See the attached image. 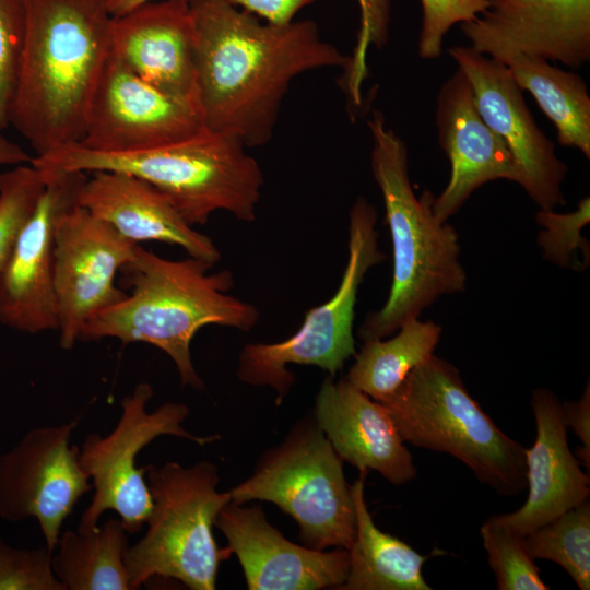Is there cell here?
Returning a JSON list of instances; mask_svg holds the SVG:
<instances>
[{
	"mask_svg": "<svg viewBox=\"0 0 590 590\" xmlns=\"http://www.w3.org/2000/svg\"><path fill=\"white\" fill-rule=\"evenodd\" d=\"M196 27V83L204 127L267 144L292 81L307 71L352 68L310 20L261 23L224 0H189Z\"/></svg>",
	"mask_w": 590,
	"mask_h": 590,
	"instance_id": "obj_1",
	"label": "cell"
},
{
	"mask_svg": "<svg viewBox=\"0 0 590 590\" xmlns=\"http://www.w3.org/2000/svg\"><path fill=\"white\" fill-rule=\"evenodd\" d=\"M23 51L12 125L44 155L82 140L87 106L110 52L106 0H22Z\"/></svg>",
	"mask_w": 590,
	"mask_h": 590,
	"instance_id": "obj_2",
	"label": "cell"
},
{
	"mask_svg": "<svg viewBox=\"0 0 590 590\" xmlns=\"http://www.w3.org/2000/svg\"><path fill=\"white\" fill-rule=\"evenodd\" d=\"M212 267L190 256L168 260L137 244L120 269L131 293L91 317L80 340L115 338L125 344H152L173 359L184 386L204 390L191 359L194 334L209 324L250 331L260 317L252 304L227 294L233 274L209 273Z\"/></svg>",
	"mask_w": 590,
	"mask_h": 590,
	"instance_id": "obj_3",
	"label": "cell"
},
{
	"mask_svg": "<svg viewBox=\"0 0 590 590\" xmlns=\"http://www.w3.org/2000/svg\"><path fill=\"white\" fill-rule=\"evenodd\" d=\"M367 125L373 139L371 173L382 196L391 236L393 273L385 305L368 314L359 328L363 341L392 334L441 295L464 291L467 283L458 234L434 215L435 197L429 190L420 198L415 196L403 140L378 110Z\"/></svg>",
	"mask_w": 590,
	"mask_h": 590,
	"instance_id": "obj_4",
	"label": "cell"
},
{
	"mask_svg": "<svg viewBox=\"0 0 590 590\" xmlns=\"http://www.w3.org/2000/svg\"><path fill=\"white\" fill-rule=\"evenodd\" d=\"M237 138L204 129L176 142L130 152H99L80 143L34 156L38 169L121 172L157 189L191 226L216 211L256 219L264 182L258 162Z\"/></svg>",
	"mask_w": 590,
	"mask_h": 590,
	"instance_id": "obj_5",
	"label": "cell"
},
{
	"mask_svg": "<svg viewBox=\"0 0 590 590\" xmlns=\"http://www.w3.org/2000/svg\"><path fill=\"white\" fill-rule=\"evenodd\" d=\"M382 404L404 441L455 457L502 495L527 487L526 449L495 425L449 362L432 355Z\"/></svg>",
	"mask_w": 590,
	"mask_h": 590,
	"instance_id": "obj_6",
	"label": "cell"
},
{
	"mask_svg": "<svg viewBox=\"0 0 590 590\" xmlns=\"http://www.w3.org/2000/svg\"><path fill=\"white\" fill-rule=\"evenodd\" d=\"M219 470L210 461L185 468L170 461L149 465L146 481L153 507L148 530L128 546L125 563L131 589L153 577L180 581L191 590H213L220 562L229 557L219 548L212 528L229 492H219Z\"/></svg>",
	"mask_w": 590,
	"mask_h": 590,
	"instance_id": "obj_7",
	"label": "cell"
},
{
	"mask_svg": "<svg viewBox=\"0 0 590 590\" xmlns=\"http://www.w3.org/2000/svg\"><path fill=\"white\" fill-rule=\"evenodd\" d=\"M232 502L266 500L291 516L306 546L349 550L356 512L343 461L317 425L300 420L263 453L251 476L229 491Z\"/></svg>",
	"mask_w": 590,
	"mask_h": 590,
	"instance_id": "obj_8",
	"label": "cell"
},
{
	"mask_svg": "<svg viewBox=\"0 0 590 590\" xmlns=\"http://www.w3.org/2000/svg\"><path fill=\"white\" fill-rule=\"evenodd\" d=\"M376 223L374 205L357 198L350 211L349 258L338 290L330 299L306 312L292 337L245 345L237 367L243 382L271 388L280 404L295 382L288 365L317 366L334 376L356 354L353 322L358 290L368 270L387 258L378 248Z\"/></svg>",
	"mask_w": 590,
	"mask_h": 590,
	"instance_id": "obj_9",
	"label": "cell"
},
{
	"mask_svg": "<svg viewBox=\"0 0 590 590\" xmlns=\"http://www.w3.org/2000/svg\"><path fill=\"white\" fill-rule=\"evenodd\" d=\"M153 394L148 382L137 385L122 399L121 415L113 430L105 436L88 434L79 447V463L94 489L92 502L81 516L79 532L96 531L106 510L119 515L128 534L140 532L146 524L153 507L144 477L149 465L138 468L137 457L151 441L170 435L204 446L219 438L197 436L182 426L189 415L186 404L166 402L149 412L146 406Z\"/></svg>",
	"mask_w": 590,
	"mask_h": 590,
	"instance_id": "obj_10",
	"label": "cell"
},
{
	"mask_svg": "<svg viewBox=\"0 0 590 590\" xmlns=\"http://www.w3.org/2000/svg\"><path fill=\"white\" fill-rule=\"evenodd\" d=\"M78 422L34 428L0 457V517L35 518L52 553L64 520L92 488L79 447L70 446Z\"/></svg>",
	"mask_w": 590,
	"mask_h": 590,
	"instance_id": "obj_11",
	"label": "cell"
},
{
	"mask_svg": "<svg viewBox=\"0 0 590 590\" xmlns=\"http://www.w3.org/2000/svg\"><path fill=\"white\" fill-rule=\"evenodd\" d=\"M135 246L80 204L60 215L52 286L62 349L74 346L91 317L126 297L114 280Z\"/></svg>",
	"mask_w": 590,
	"mask_h": 590,
	"instance_id": "obj_12",
	"label": "cell"
},
{
	"mask_svg": "<svg viewBox=\"0 0 590 590\" xmlns=\"http://www.w3.org/2000/svg\"><path fill=\"white\" fill-rule=\"evenodd\" d=\"M204 129L196 106L151 85L110 50L79 143L99 152H130L184 140Z\"/></svg>",
	"mask_w": 590,
	"mask_h": 590,
	"instance_id": "obj_13",
	"label": "cell"
},
{
	"mask_svg": "<svg viewBox=\"0 0 590 590\" xmlns=\"http://www.w3.org/2000/svg\"><path fill=\"white\" fill-rule=\"evenodd\" d=\"M448 54L468 78L480 115L510 152L516 182L541 210L563 205L567 166L536 125L509 69L470 46H452Z\"/></svg>",
	"mask_w": 590,
	"mask_h": 590,
	"instance_id": "obj_14",
	"label": "cell"
},
{
	"mask_svg": "<svg viewBox=\"0 0 590 590\" xmlns=\"http://www.w3.org/2000/svg\"><path fill=\"white\" fill-rule=\"evenodd\" d=\"M45 188L0 273V322L13 330H57L52 286L55 228L60 215L80 204L87 179L78 170L39 169Z\"/></svg>",
	"mask_w": 590,
	"mask_h": 590,
	"instance_id": "obj_15",
	"label": "cell"
},
{
	"mask_svg": "<svg viewBox=\"0 0 590 590\" xmlns=\"http://www.w3.org/2000/svg\"><path fill=\"white\" fill-rule=\"evenodd\" d=\"M461 23L471 48L494 59L520 52L577 69L590 60V0H487Z\"/></svg>",
	"mask_w": 590,
	"mask_h": 590,
	"instance_id": "obj_16",
	"label": "cell"
},
{
	"mask_svg": "<svg viewBox=\"0 0 590 590\" xmlns=\"http://www.w3.org/2000/svg\"><path fill=\"white\" fill-rule=\"evenodd\" d=\"M215 526L228 542L227 552L237 556L250 590L339 589L347 578V550L295 544L268 522L258 505L231 500Z\"/></svg>",
	"mask_w": 590,
	"mask_h": 590,
	"instance_id": "obj_17",
	"label": "cell"
},
{
	"mask_svg": "<svg viewBox=\"0 0 590 590\" xmlns=\"http://www.w3.org/2000/svg\"><path fill=\"white\" fill-rule=\"evenodd\" d=\"M110 50L148 83L199 109L188 0L152 1L113 16Z\"/></svg>",
	"mask_w": 590,
	"mask_h": 590,
	"instance_id": "obj_18",
	"label": "cell"
},
{
	"mask_svg": "<svg viewBox=\"0 0 590 590\" xmlns=\"http://www.w3.org/2000/svg\"><path fill=\"white\" fill-rule=\"evenodd\" d=\"M435 118L451 166L449 182L433 203L434 215L445 223L479 187L497 179L516 182L517 174L510 152L480 115L459 68L439 90Z\"/></svg>",
	"mask_w": 590,
	"mask_h": 590,
	"instance_id": "obj_19",
	"label": "cell"
},
{
	"mask_svg": "<svg viewBox=\"0 0 590 590\" xmlns=\"http://www.w3.org/2000/svg\"><path fill=\"white\" fill-rule=\"evenodd\" d=\"M314 417L341 460L359 472L375 470L394 485L416 476L412 455L387 408L345 378L323 380Z\"/></svg>",
	"mask_w": 590,
	"mask_h": 590,
	"instance_id": "obj_20",
	"label": "cell"
},
{
	"mask_svg": "<svg viewBox=\"0 0 590 590\" xmlns=\"http://www.w3.org/2000/svg\"><path fill=\"white\" fill-rule=\"evenodd\" d=\"M535 441L526 449V503L518 510L498 515L520 535H527L569 509L588 500L590 479L569 449L563 405L547 389L532 392Z\"/></svg>",
	"mask_w": 590,
	"mask_h": 590,
	"instance_id": "obj_21",
	"label": "cell"
},
{
	"mask_svg": "<svg viewBox=\"0 0 590 590\" xmlns=\"http://www.w3.org/2000/svg\"><path fill=\"white\" fill-rule=\"evenodd\" d=\"M79 202L135 244L157 240L177 245L211 266L221 259L210 237L196 231L157 189L135 176L93 172L82 187Z\"/></svg>",
	"mask_w": 590,
	"mask_h": 590,
	"instance_id": "obj_22",
	"label": "cell"
},
{
	"mask_svg": "<svg viewBox=\"0 0 590 590\" xmlns=\"http://www.w3.org/2000/svg\"><path fill=\"white\" fill-rule=\"evenodd\" d=\"M366 474L361 472L351 485L356 531L347 550V578L339 590H430L422 568L433 554H420L404 541L381 531L375 524L365 500Z\"/></svg>",
	"mask_w": 590,
	"mask_h": 590,
	"instance_id": "obj_23",
	"label": "cell"
},
{
	"mask_svg": "<svg viewBox=\"0 0 590 590\" xmlns=\"http://www.w3.org/2000/svg\"><path fill=\"white\" fill-rule=\"evenodd\" d=\"M496 60L509 69L522 91L535 98L554 123L559 144L576 148L589 158L590 96L582 78L543 58L520 52H508Z\"/></svg>",
	"mask_w": 590,
	"mask_h": 590,
	"instance_id": "obj_24",
	"label": "cell"
},
{
	"mask_svg": "<svg viewBox=\"0 0 590 590\" xmlns=\"http://www.w3.org/2000/svg\"><path fill=\"white\" fill-rule=\"evenodd\" d=\"M127 530L109 519L90 533H60L51 568L66 590H130L125 553Z\"/></svg>",
	"mask_w": 590,
	"mask_h": 590,
	"instance_id": "obj_25",
	"label": "cell"
},
{
	"mask_svg": "<svg viewBox=\"0 0 590 590\" xmlns=\"http://www.w3.org/2000/svg\"><path fill=\"white\" fill-rule=\"evenodd\" d=\"M389 340L364 341L345 379L375 401L384 403L408 375L434 355L441 327L418 318L404 322Z\"/></svg>",
	"mask_w": 590,
	"mask_h": 590,
	"instance_id": "obj_26",
	"label": "cell"
},
{
	"mask_svg": "<svg viewBox=\"0 0 590 590\" xmlns=\"http://www.w3.org/2000/svg\"><path fill=\"white\" fill-rule=\"evenodd\" d=\"M536 559L558 564L580 590L590 588V504L583 502L524 535Z\"/></svg>",
	"mask_w": 590,
	"mask_h": 590,
	"instance_id": "obj_27",
	"label": "cell"
},
{
	"mask_svg": "<svg viewBox=\"0 0 590 590\" xmlns=\"http://www.w3.org/2000/svg\"><path fill=\"white\" fill-rule=\"evenodd\" d=\"M480 532L498 590L550 589L526 546L524 536L504 523L498 515L488 518Z\"/></svg>",
	"mask_w": 590,
	"mask_h": 590,
	"instance_id": "obj_28",
	"label": "cell"
},
{
	"mask_svg": "<svg viewBox=\"0 0 590 590\" xmlns=\"http://www.w3.org/2000/svg\"><path fill=\"white\" fill-rule=\"evenodd\" d=\"M45 188V175L32 163L0 174V273L33 215Z\"/></svg>",
	"mask_w": 590,
	"mask_h": 590,
	"instance_id": "obj_29",
	"label": "cell"
},
{
	"mask_svg": "<svg viewBox=\"0 0 590 590\" xmlns=\"http://www.w3.org/2000/svg\"><path fill=\"white\" fill-rule=\"evenodd\" d=\"M535 219L544 227L539 233L538 244L546 260L562 268L578 270L575 258L580 251L585 263L589 264V243L580 233L590 221L589 197L581 199L577 210L573 212L556 213L554 210H540Z\"/></svg>",
	"mask_w": 590,
	"mask_h": 590,
	"instance_id": "obj_30",
	"label": "cell"
},
{
	"mask_svg": "<svg viewBox=\"0 0 590 590\" xmlns=\"http://www.w3.org/2000/svg\"><path fill=\"white\" fill-rule=\"evenodd\" d=\"M25 33L22 0H0V131L10 126Z\"/></svg>",
	"mask_w": 590,
	"mask_h": 590,
	"instance_id": "obj_31",
	"label": "cell"
},
{
	"mask_svg": "<svg viewBox=\"0 0 590 590\" xmlns=\"http://www.w3.org/2000/svg\"><path fill=\"white\" fill-rule=\"evenodd\" d=\"M47 546L14 548L0 539V590H66L51 568Z\"/></svg>",
	"mask_w": 590,
	"mask_h": 590,
	"instance_id": "obj_32",
	"label": "cell"
},
{
	"mask_svg": "<svg viewBox=\"0 0 590 590\" xmlns=\"http://www.w3.org/2000/svg\"><path fill=\"white\" fill-rule=\"evenodd\" d=\"M423 23L418 38L422 59H436L442 51V40L457 23L474 20L488 8L487 0H421Z\"/></svg>",
	"mask_w": 590,
	"mask_h": 590,
	"instance_id": "obj_33",
	"label": "cell"
},
{
	"mask_svg": "<svg viewBox=\"0 0 590 590\" xmlns=\"http://www.w3.org/2000/svg\"><path fill=\"white\" fill-rule=\"evenodd\" d=\"M232 5L262 16L269 23L283 25L294 21L296 13L315 0H224ZM361 7H366L375 0H358Z\"/></svg>",
	"mask_w": 590,
	"mask_h": 590,
	"instance_id": "obj_34",
	"label": "cell"
},
{
	"mask_svg": "<svg viewBox=\"0 0 590 590\" xmlns=\"http://www.w3.org/2000/svg\"><path fill=\"white\" fill-rule=\"evenodd\" d=\"M564 418L567 427H570L579 437L582 447L577 455L589 469L590 465V386L587 384L583 393L578 401H565L562 403Z\"/></svg>",
	"mask_w": 590,
	"mask_h": 590,
	"instance_id": "obj_35",
	"label": "cell"
},
{
	"mask_svg": "<svg viewBox=\"0 0 590 590\" xmlns=\"http://www.w3.org/2000/svg\"><path fill=\"white\" fill-rule=\"evenodd\" d=\"M32 158L20 145L10 141L0 132V167L27 164L32 162Z\"/></svg>",
	"mask_w": 590,
	"mask_h": 590,
	"instance_id": "obj_36",
	"label": "cell"
},
{
	"mask_svg": "<svg viewBox=\"0 0 590 590\" xmlns=\"http://www.w3.org/2000/svg\"><path fill=\"white\" fill-rule=\"evenodd\" d=\"M111 16L122 15L144 3L157 0H106ZM189 1V0H188Z\"/></svg>",
	"mask_w": 590,
	"mask_h": 590,
	"instance_id": "obj_37",
	"label": "cell"
}]
</instances>
